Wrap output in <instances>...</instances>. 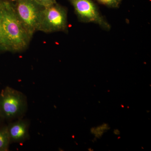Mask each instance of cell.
<instances>
[{
	"label": "cell",
	"mask_w": 151,
	"mask_h": 151,
	"mask_svg": "<svg viewBox=\"0 0 151 151\" xmlns=\"http://www.w3.org/2000/svg\"><path fill=\"white\" fill-rule=\"evenodd\" d=\"M68 10L57 3L44 7L40 17L37 31L50 33L68 32Z\"/></svg>",
	"instance_id": "7a4b0ae2"
},
{
	"label": "cell",
	"mask_w": 151,
	"mask_h": 151,
	"mask_svg": "<svg viewBox=\"0 0 151 151\" xmlns=\"http://www.w3.org/2000/svg\"><path fill=\"white\" fill-rule=\"evenodd\" d=\"M27 108V97L22 92L6 87L0 94V116L11 120L21 117Z\"/></svg>",
	"instance_id": "3957f363"
},
{
	"label": "cell",
	"mask_w": 151,
	"mask_h": 151,
	"mask_svg": "<svg viewBox=\"0 0 151 151\" xmlns=\"http://www.w3.org/2000/svg\"><path fill=\"white\" fill-rule=\"evenodd\" d=\"M31 39L17 15L15 1L0 0V50L21 52Z\"/></svg>",
	"instance_id": "6da1fadb"
},
{
	"label": "cell",
	"mask_w": 151,
	"mask_h": 151,
	"mask_svg": "<svg viewBox=\"0 0 151 151\" xmlns=\"http://www.w3.org/2000/svg\"><path fill=\"white\" fill-rule=\"evenodd\" d=\"M44 7L34 0L15 1L17 15L25 29L32 38L37 31L40 17Z\"/></svg>",
	"instance_id": "5b68a950"
},
{
	"label": "cell",
	"mask_w": 151,
	"mask_h": 151,
	"mask_svg": "<svg viewBox=\"0 0 151 151\" xmlns=\"http://www.w3.org/2000/svg\"><path fill=\"white\" fill-rule=\"evenodd\" d=\"M10 143L7 127L0 129V151H7Z\"/></svg>",
	"instance_id": "52a82bcc"
},
{
	"label": "cell",
	"mask_w": 151,
	"mask_h": 151,
	"mask_svg": "<svg viewBox=\"0 0 151 151\" xmlns=\"http://www.w3.org/2000/svg\"><path fill=\"white\" fill-rule=\"evenodd\" d=\"M73 6L74 12L79 22L85 23H93L107 31L111 26L103 16L99 7L93 0H68Z\"/></svg>",
	"instance_id": "277c9868"
},
{
	"label": "cell",
	"mask_w": 151,
	"mask_h": 151,
	"mask_svg": "<svg viewBox=\"0 0 151 151\" xmlns=\"http://www.w3.org/2000/svg\"><path fill=\"white\" fill-rule=\"evenodd\" d=\"M40 5L43 7L48 6L57 3L56 0H34Z\"/></svg>",
	"instance_id": "30bf717a"
},
{
	"label": "cell",
	"mask_w": 151,
	"mask_h": 151,
	"mask_svg": "<svg viewBox=\"0 0 151 151\" xmlns=\"http://www.w3.org/2000/svg\"><path fill=\"white\" fill-rule=\"evenodd\" d=\"M7 127L11 143L21 142L29 137L28 123L24 120H19Z\"/></svg>",
	"instance_id": "8992f818"
},
{
	"label": "cell",
	"mask_w": 151,
	"mask_h": 151,
	"mask_svg": "<svg viewBox=\"0 0 151 151\" xmlns=\"http://www.w3.org/2000/svg\"><path fill=\"white\" fill-rule=\"evenodd\" d=\"M113 133L116 136H119L121 134V132H120V130L118 129H115L113 130Z\"/></svg>",
	"instance_id": "8fae6325"
},
{
	"label": "cell",
	"mask_w": 151,
	"mask_h": 151,
	"mask_svg": "<svg viewBox=\"0 0 151 151\" xmlns=\"http://www.w3.org/2000/svg\"><path fill=\"white\" fill-rule=\"evenodd\" d=\"M111 129L108 123H103L97 127H92L90 129V132L96 139H100Z\"/></svg>",
	"instance_id": "ba28073f"
},
{
	"label": "cell",
	"mask_w": 151,
	"mask_h": 151,
	"mask_svg": "<svg viewBox=\"0 0 151 151\" xmlns=\"http://www.w3.org/2000/svg\"><path fill=\"white\" fill-rule=\"evenodd\" d=\"M100 4L112 9L119 8L123 0H95Z\"/></svg>",
	"instance_id": "9c48e42d"
}]
</instances>
